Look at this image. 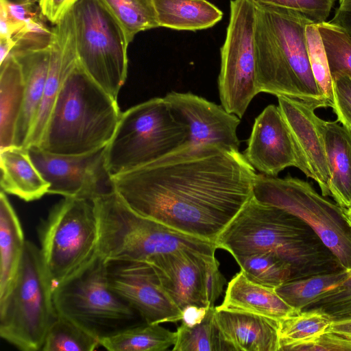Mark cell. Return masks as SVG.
Listing matches in <instances>:
<instances>
[{"mask_svg":"<svg viewBox=\"0 0 351 351\" xmlns=\"http://www.w3.org/2000/svg\"><path fill=\"white\" fill-rule=\"evenodd\" d=\"M176 332L145 322L136 324L99 339L110 351H164L174 346Z\"/></svg>","mask_w":351,"mask_h":351,"instance_id":"83f0119b","label":"cell"},{"mask_svg":"<svg viewBox=\"0 0 351 351\" xmlns=\"http://www.w3.org/2000/svg\"><path fill=\"white\" fill-rule=\"evenodd\" d=\"M317 25L328 58L330 73L351 77V42L343 30L329 22Z\"/></svg>","mask_w":351,"mask_h":351,"instance_id":"d590c367","label":"cell"},{"mask_svg":"<svg viewBox=\"0 0 351 351\" xmlns=\"http://www.w3.org/2000/svg\"><path fill=\"white\" fill-rule=\"evenodd\" d=\"M256 174L239 150L184 144L111 179L114 191L138 214L215 243L252 197Z\"/></svg>","mask_w":351,"mask_h":351,"instance_id":"6da1fadb","label":"cell"},{"mask_svg":"<svg viewBox=\"0 0 351 351\" xmlns=\"http://www.w3.org/2000/svg\"><path fill=\"white\" fill-rule=\"evenodd\" d=\"M306 310H318L332 319L351 315V269L348 277L340 285L326 292L318 300L306 307Z\"/></svg>","mask_w":351,"mask_h":351,"instance_id":"8d00e7d4","label":"cell"},{"mask_svg":"<svg viewBox=\"0 0 351 351\" xmlns=\"http://www.w3.org/2000/svg\"><path fill=\"white\" fill-rule=\"evenodd\" d=\"M107 262V261H106ZM110 288L149 324L176 322L182 311L162 287L153 267L145 262H107Z\"/></svg>","mask_w":351,"mask_h":351,"instance_id":"5bb4252c","label":"cell"},{"mask_svg":"<svg viewBox=\"0 0 351 351\" xmlns=\"http://www.w3.org/2000/svg\"><path fill=\"white\" fill-rule=\"evenodd\" d=\"M333 87L332 109L337 121L351 131V77L347 74H331Z\"/></svg>","mask_w":351,"mask_h":351,"instance_id":"60d3db41","label":"cell"},{"mask_svg":"<svg viewBox=\"0 0 351 351\" xmlns=\"http://www.w3.org/2000/svg\"><path fill=\"white\" fill-rule=\"evenodd\" d=\"M121 112L112 97L79 66L65 80L38 147L62 155H82L106 147Z\"/></svg>","mask_w":351,"mask_h":351,"instance_id":"277c9868","label":"cell"},{"mask_svg":"<svg viewBox=\"0 0 351 351\" xmlns=\"http://www.w3.org/2000/svg\"><path fill=\"white\" fill-rule=\"evenodd\" d=\"M324 143L330 172L329 191L343 208L351 207V131L335 121H326Z\"/></svg>","mask_w":351,"mask_h":351,"instance_id":"cb8c5ba5","label":"cell"},{"mask_svg":"<svg viewBox=\"0 0 351 351\" xmlns=\"http://www.w3.org/2000/svg\"><path fill=\"white\" fill-rule=\"evenodd\" d=\"M0 150L14 145L16 129L24 102L21 67L11 53L0 64Z\"/></svg>","mask_w":351,"mask_h":351,"instance_id":"484cf974","label":"cell"},{"mask_svg":"<svg viewBox=\"0 0 351 351\" xmlns=\"http://www.w3.org/2000/svg\"><path fill=\"white\" fill-rule=\"evenodd\" d=\"M39 239L53 290L98 255V221L92 200L64 197L40 225Z\"/></svg>","mask_w":351,"mask_h":351,"instance_id":"9c48e42d","label":"cell"},{"mask_svg":"<svg viewBox=\"0 0 351 351\" xmlns=\"http://www.w3.org/2000/svg\"><path fill=\"white\" fill-rule=\"evenodd\" d=\"M215 307L208 308L204 320L192 327L183 324L177 328L173 351H226L215 322Z\"/></svg>","mask_w":351,"mask_h":351,"instance_id":"836d02e7","label":"cell"},{"mask_svg":"<svg viewBox=\"0 0 351 351\" xmlns=\"http://www.w3.org/2000/svg\"><path fill=\"white\" fill-rule=\"evenodd\" d=\"M117 20L131 43L140 32L159 27L152 0H99Z\"/></svg>","mask_w":351,"mask_h":351,"instance_id":"f546056e","label":"cell"},{"mask_svg":"<svg viewBox=\"0 0 351 351\" xmlns=\"http://www.w3.org/2000/svg\"><path fill=\"white\" fill-rule=\"evenodd\" d=\"M349 276V271L311 276L289 280L275 289L278 295L296 311L319 300L326 292L342 283Z\"/></svg>","mask_w":351,"mask_h":351,"instance_id":"f1b7e54d","label":"cell"},{"mask_svg":"<svg viewBox=\"0 0 351 351\" xmlns=\"http://www.w3.org/2000/svg\"><path fill=\"white\" fill-rule=\"evenodd\" d=\"M1 188L5 193L32 202L48 193L49 183L43 178L27 148L11 146L0 150Z\"/></svg>","mask_w":351,"mask_h":351,"instance_id":"603a6c76","label":"cell"},{"mask_svg":"<svg viewBox=\"0 0 351 351\" xmlns=\"http://www.w3.org/2000/svg\"><path fill=\"white\" fill-rule=\"evenodd\" d=\"M255 5L258 94L284 96L315 104L319 108L328 107L308 56L305 29L313 22L293 10Z\"/></svg>","mask_w":351,"mask_h":351,"instance_id":"3957f363","label":"cell"},{"mask_svg":"<svg viewBox=\"0 0 351 351\" xmlns=\"http://www.w3.org/2000/svg\"><path fill=\"white\" fill-rule=\"evenodd\" d=\"M204 255L178 250L158 255L147 262L168 296L181 311L189 305L205 306L202 295Z\"/></svg>","mask_w":351,"mask_h":351,"instance_id":"d6986e66","label":"cell"},{"mask_svg":"<svg viewBox=\"0 0 351 351\" xmlns=\"http://www.w3.org/2000/svg\"><path fill=\"white\" fill-rule=\"evenodd\" d=\"M99 228L98 254L106 261L147 263L178 250L214 255L215 243L177 232L131 209L114 191L92 200Z\"/></svg>","mask_w":351,"mask_h":351,"instance_id":"5b68a950","label":"cell"},{"mask_svg":"<svg viewBox=\"0 0 351 351\" xmlns=\"http://www.w3.org/2000/svg\"><path fill=\"white\" fill-rule=\"evenodd\" d=\"M164 98L185 130L186 144H215L239 150L237 115L191 92L173 90Z\"/></svg>","mask_w":351,"mask_h":351,"instance_id":"2e32d148","label":"cell"},{"mask_svg":"<svg viewBox=\"0 0 351 351\" xmlns=\"http://www.w3.org/2000/svg\"><path fill=\"white\" fill-rule=\"evenodd\" d=\"M285 351H351V338L326 331L310 341L291 345Z\"/></svg>","mask_w":351,"mask_h":351,"instance_id":"b9f144b4","label":"cell"},{"mask_svg":"<svg viewBox=\"0 0 351 351\" xmlns=\"http://www.w3.org/2000/svg\"><path fill=\"white\" fill-rule=\"evenodd\" d=\"M277 98L294 145L297 168L318 184L323 196L330 195V172L324 143L326 121L315 113L319 106L284 96Z\"/></svg>","mask_w":351,"mask_h":351,"instance_id":"9a60e30c","label":"cell"},{"mask_svg":"<svg viewBox=\"0 0 351 351\" xmlns=\"http://www.w3.org/2000/svg\"><path fill=\"white\" fill-rule=\"evenodd\" d=\"M209 308L197 305L186 306L182 310V324L192 327L201 323L205 318Z\"/></svg>","mask_w":351,"mask_h":351,"instance_id":"f6af8a7d","label":"cell"},{"mask_svg":"<svg viewBox=\"0 0 351 351\" xmlns=\"http://www.w3.org/2000/svg\"><path fill=\"white\" fill-rule=\"evenodd\" d=\"M326 331L336 332L351 338V315L332 319Z\"/></svg>","mask_w":351,"mask_h":351,"instance_id":"bcb514c9","label":"cell"},{"mask_svg":"<svg viewBox=\"0 0 351 351\" xmlns=\"http://www.w3.org/2000/svg\"><path fill=\"white\" fill-rule=\"evenodd\" d=\"M186 132L164 97H154L121 112L105 149L113 177L154 161L186 144Z\"/></svg>","mask_w":351,"mask_h":351,"instance_id":"52a82bcc","label":"cell"},{"mask_svg":"<svg viewBox=\"0 0 351 351\" xmlns=\"http://www.w3.org/2000/svg\"><path fill=\"white\" fill-rule=\"evenodd\" d=\"M58 315L72 321L100 339L132 325L137 312L110 287L107 262L99 254L53 290Z\"/></svg>","mask_w":351,"mask_h":351,"instance_id":"ba28073f","label":"cell"},{"mask_svg":"<svg viewBox=\"0 0 351 351\" xmlns=\"http://www.w3.org/2000/svg\"><path fill=\"white\" fill-rule=\"evenodd\" d=\"M19 63L25 82V97L17 123L14 145L26 147L38 113L49 71V46L41 49H13L11 53Z\"/></svg>","mask_w":351,"mask_h":351,"instance_id":"7402d4cb","label":"cell"},{"mask_svg":"<svg viewBox=\"0 0 351 351\" xmlns=\"http://www.w3.org/2000/svg\"><path fill=\"white\" fill-rule=\"evenodd\" d=\"M330 23L341 28L351 42V0H339Z\"/></svg>","mask_w":351,"mask_h":351,"instance_id":"ee69618b","label":"cell"},{"mask_svg":"<svg viewBox=\"0 0 351 351\" xmlns=\"http://www.w3.org/2000/svg\"><path fill=\"white\" fill-rule=\"evenodd\" d=\"M56 317L40 248L26 241L13 285L0 299V336L20 350H41Z\"/></svg>","mask_w":351,"mask_h":351,"instance_id":"8992f818","label":"cell"},{"mask_svg":"<svg viewBox=\"0 0 351 351\" xmlns=\"http://www.w3.org/2000/svg\"><path fill=\"white\" fill-rule=\"evenodd\" d=\"M40 14L39 4L0 0V38L11 37L29 20Z\"/></svg>","mask_w":351,"mask_h":351,"instance_id":"74e56055","label":"cell"},{"mask_svg":"<svg viewBox=\"0 0 351 351\" xmlns=\"http://www.w3.org/2000/svg\"><path fill=\"white\" fill-rule=\"evenodd\" d=\"M346 214H347L348 220L351 226V213H348L346 210Z\"/></svg>","mask_w":351,"mask_h":351,"instance_id":"681fc988","label":"cell"},{"mask_svg":"<svg viewBox=\"0 0 351 351\" xmlns=\"http://www.w3.org/2000/svg\"><path fill=\"white\" fill-rule=\"evenodd\" d=\"M99 339L69 320L58 315L45 338L43 351H93Z\"/></svg>","mask_w":351,"mask_h":351,"instance_id":"d6a6232c","label":"cell"},{"mask_svg":"<svg viewBox=\"0 0 351 351\" xmlns=\"http://www.w3.org/2000/svg\"><path fill=\"white\" fill-rule=\"evenodd\" d=\"M51 30L48 74L42 101L27 141L26 148L39 146L62 86L77 64L73 9Z\"/></svg>","mask_w":351,"mask_h":351,"instance_id":"ac0fdd59","label":"cell"},{"mask_svg":"<svg viewBox=\"0 0 351 351\" xmlns=\"http://www.w3.org/2000/svg\"><path fill=\"white\" fill-rule=\"evenodd\" d=\"M256 5L250 0H231L230 18L220 49L217 84L221 105L241 119L256 88L254 32Z\"/></svg>","mask_w":351,"mask_h":351,"instance_id":"7c38bea8","label":"cell"},{"mask_svg":"<svg viewBox=\"0 0 351 351\" xmlns=\"http://www.w3.org/2000/svg\"><path fill=\"white\" fill-rule=\"evenodd\" d=\"M332 319L320 311L306 310L278 322L280 351L293 344L308 341L324 333Z\"/></svg>","mask_w":351,"mask_h":351,"instance_id":"1f68e13d","label":"cell"},{"mask_svg":"<svg viewBox=\"0 0 351 351\" xmlns=\"http://www.w3.org/2000/svg\"><path fill=\"white\" fill-rule=\"evenodd\" d=\"M202 295L205 306H214L223 291L226 280L219 269V262L214 255L202 256Z\"/></svg>","mask_w":351,"mask_h":351,"instance_id":"ab89813d","label":"cell"},{"mask_svg":"<svg viewBox=\"0 0 351 351\" xmlns=\"http://www.w3.org/2000/svg\"><path fill=\"white\" fill-rule=\"evenodd\" d=\"M78 0H40L39 6L44 17L51 24H58Z\"/></svg>","mask_w":351,"mask_h":351,"instance_id":"7bdbcfd3","label":"cell"},{"mask_svg":"<svg viewBox=\"0 0 351 351\" xmlns=\"http://www.w3.org/2000/svg\"><path fill=\"white\" fill-rule=\"evenodd\" d=\"M72 9L77 63L117 100L128 73L125 34L99 0H78Z\"/></svg>","mask_w":351,"mask_h":351,"instance_id":"30bf717a","label":"cell"},{"mask_svg":"<svg viewBox=\"0 0 351 351\" xmlns=\"http://www.w3.org/2000/svg\"><path fill=\"white\" fill-rule=\"evenodd\" d=\"M305 36L309 62L314 77L328 107L332 108V78L317 25L313 23L307 24Z\"/></svg>","mask_w":351,"mask_h":351,"instance_id":"e575fe53","label":"cell"},{"mask_svg":"<svg viewBox=\"0 0 351 351\" xmlns=\"http://www.w3.org/2000/svg\"><path fill=\"white\" fill-rule=\"evenodd\" d=\"M159 27L197 31L215 26L223 14L206 0H152Z\"/></svg>","mask_w":351,"mask_h":351,"instance_id":"d4e9b609","label":"cell"},{"mask_svg":"<svg viewBox=\"0 0 351 351\" xmlns=\"http://www.w3.org/2000/svg\"><path fill=\"white\" fill-rule=\"evenodd\" d=\"M253 196L282 208L310 226L337 256L342 267L351 269V226L346 209L319 195L307 182L257 173Z\"/></svg>","mask_w":351,"mask_h":351,"instance_id":"8fae6325","label":"cell"},{"mask_svg":"<svg viewBox=\"0 0 351 351\" xmlns=\"http://www.w3.org/2000/svg\"><path fill=\"white\" fill-rule=\"evenodd\" d=\"M215 322L226 351H280L277 321L215 308Z\"/></svg>","mask_w":351,"mask_h":351,"instance_id":"ffe728a7","label":"cell"},{"mask_svg":"<svg viewBox=\"0 0 351 351\" xmlns=\"http://www.w3.org/2000/svg\"><path fill=\"white\" fill-rule=\"evenodd\" d=\"M40 0H14L16 2L23 3H40Z\"/></svg>","mask_w":351,"mask_h":351,"instance_id":"c3c4849f","label":"cell"},{"mask_svg":"<svg viewBox=\"0 0 351 351\" xmlns=\"http://www.w3.org/2000/svg\"><path fill=\"white\" fill-rule=\"evenodd\" d=\"M215 243L234 258L255 252L272 253L291 267V280L345 269L310 226L253 195Z\"/></svg>","mask_w":351,"mask_h":351,"instance_id":"7a4b0ae2","label":"cell"},{"mask_svg":"<svg viewBox=\"0 0 351 351\" xmlns=\"http://www.w3.org/2000/svg\"><path fill=\"white\" fill-rule=\"evenodd\" d=\"M215 308L256 315L277 322L299 313L285 302L275 289L251 281L241 270L228 282L223 301Z\"/></svg>","mask_w":351,"mask_h":351,"instance_id":"44dd1931","label":"cell"},{"mask_svg":"<svg viewBox=\"0 0 351 351\" xmlns=\"http://www.w3.org/2000/svg\"><path fill=\"white\" fill-rule=\"evenodd\" d=\"M241 270L251 281L276 289L291 280V267L270 252H255L234 258Z\"/></svg>","mask_w":351,"mask_h":351,"instance_id":"4dcf8cb0","label":"cell"},{"mask_svg":"<svg viewBox=\"0 0 351 351\" xmlns=\"http://www.w3.org/2000/svg\"><path fill=\"white\" fill-rule=\"evenodd\" d=\"M15 43L10 37L0 38V64L10 54Z\"/></svg>","mask_w":351,"mask_h":351,"instance_id":"7dc6e473","label":"cell"},{"mask_svg":"<svg viewBox=\"0 0 351 351\" xmlns=\"http://www.w3.org/2000/svg\"><path fill=\"white\" fill-rule=\"evenodd\" d=\"M347 212L351 213V207L348 209H346Z\"/></svg>","mask_w":351,"mask_h":351,"instance_id":"f907efd6","label":"cell"},{"mask_svg":"<svg viewBox=\"0 0 351 351\" xmlns=\"http://www.w3.org/2000/svg\"><path fill=\"white\" fill-rule=\"evenodd\" d=\"M263 4L297 12L313 23L325 22L335 0H250Z\"/></svg>","mask_w":351,"mask_h":351,"instance_id":"f35d334b","label":"cell"},{"mask_svg":"<svg viewBox=\"0 0 351 351\" xmlns=\"http://www.w3.org/2000/svg\"><path fill=\"white\" fill-rule=\"evenodd\" d=\"M26 241L21 224L5 193H0V299L12 288Z\"/></svg>","mask_w":351,"mask_h":351,"instance_id":"4316f807","label":"cell"},{"mask_svg":"<svg viewBox=\"0 0 351 351\" xmlns=\"http://www.w3.org/2000/svg\"><path fill=\"white\" fill-rule=\"evenodd\" d=\"M243 155L256 170L269 176L297 167L293 141L278 106L268 105L255 119Z\"/></svg>","mask_w":351,"mask_h":351,"instance_id":"e0dca14e","label":"cell"},{"mask_svg":"<svg viewBox=\"0 0 351 351\" xmlns=\"http://www.w3.org/2000/svg\"><path fill=\"white\" fill-rule=\"evenodd\" d=\"M106 147L82 155L51 154L35 146L27 147V150L49 184L48 193L93 200L114 190L106 167Z\"/></svg>","mask_w":351,"mask_h":351,"instance_id":"4fadbf2b","label":"cell"}]
</instances>
